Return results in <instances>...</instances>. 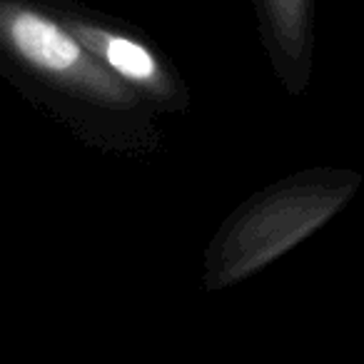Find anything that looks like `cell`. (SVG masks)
<instances>
[{"mask_svg":"<svg viewBox=\"0 0 364 364\" xmlns=\"http://www.w3.org/2000/svg\"><path fill=\"white\" fill-rule=\"evenodd\" d=\"M0 77L100 155L145 160L165 147L162 117L92 58L46 0H0Z\"/></svg>","mask_w":364,"mask_h":364,"instance_id":"1","label":"cell"},{"mask_svg":"<svg viewBox=\"0 0 364 364\" xmlns=\"http://www.w3.org/2000/svg\"><path fill=\"white\" fill-rule=\"evenodd\" d=\"M362 172L312 165L269 182L220 223L203 255V292L245 284L332 223L362 188Z\"/></svg>","mask_w":364,"mask_h":364,"instance_id":"2","label":"cell"},{"mask_svg":"<svg viewBox=\"0 0 364 364\" xmlns=\"http://www.w3.org/2000/svg\"><path fill=\"white\" fill-rule=\"evenodd\" d=\"M48 8L92 53L117 82L132 90L160 117L185 115L193 92L165 48L132 23L82 6L77 0H46Z\"/></svg>","mask_w":364,"mask_h":364,"instance_id":"3","label":"cell"},{"mask_svg":"<svg viewBox=\"0 0 364 364\" xmlns=\"http://www.w3.org/2000/svg\"><path fill=\"white\" fill-rule=\"evenodd\" d=\"M259 43L284 95L302 97L314 73V0H250Z\"/></svg>","mask_w":364,"mask_h":364,"instance_id":"4","label":"cell"}]
</instances>
